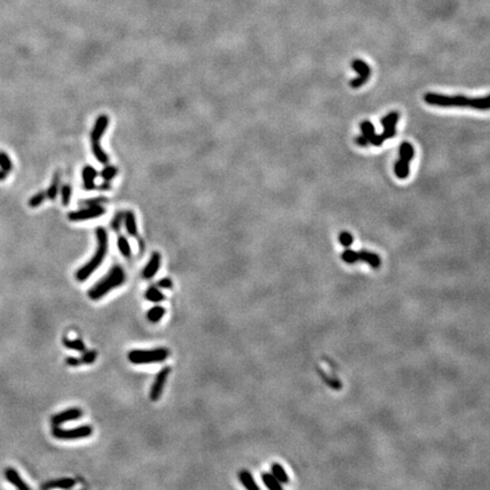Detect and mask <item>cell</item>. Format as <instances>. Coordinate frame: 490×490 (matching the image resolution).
Listing matches in <instances>:
<instances>
[{
  "label": "cell",
  "mask_w": 490,
  "mask_h": 490,
  "mask_svg": "<svg viewBox=\"0 0 490 490\" xmlns=\"http://www.w3.org/2000/svg\"><path fill=\"white\" fill-rule=\"evenodd\" d=\"M5 477L9 484H12L14 487L20 490H30L31 487L23 480L19 472L14 468H7L5 470Z\"/></svg>",
  "instance_id": "14"
},
{
  "label": "cell",
  "mask_w": 490,
  "mask_h": 490,
  "mask_svg": "<svg viewBox=\"0 0 490 490\" xmlns=\"http://www.w3.org/2000/svg\"><path fill=\"white\" fill-rule=\"evenodd\" d=\"M414 157V149L409 142H403L399 148V159L395 165V174L398 178L404 179L410 174V162Z\"/></svg>",
  "instance_id": "6"
},
{
  "label": "cell",
  "mask_w": 490,
  "mask_h": 490,
  "mask_svg": "<svg viewBox=\"0 0 490 490\" xmlns=\"http://www.w3.org/2000/svg\"><path fill=\"white\" fill-rule=\"evenodd\" d=\"M126 276H125L124 269L120 266L111 267L110 270L105 277L97 281L88 292L89 297L92 301H99L100 298L105 297L107 294L110 293L115 288L120 287L125 283Z\"/></svg>",
  "instance_id": "3"
},
{
  "label": "cell",
  "mask_w": 490,
  "mask_h": 490,
  "mask_svg": "<svg viewBox=\"0 0 490 490\" xmlns=\"http://www.w3.org/2000/svg\"><path fill=\"white\" fill-rule=\"evenodd\" d=\"M53 436L56 439L60 440H78L83 439V438H88L93 433V428L89 425L76 427L74 429H62L60 427H54L53 428Z\"/></svg>",
  "instance_id": "7"
},
{
  "label": "cell",
  "mask_w": 490,
  "mask_h": 490,
  "mask_svg": "<svg viewBox=\"0 0 490 490\" xmlns=\"http://www.w3.org/2000/svg\"><path fill=\"white\" fill-rule=\"evenodd\" d=\"M144 297L147 298L149 302H154V303H158V302H161L166 298L165 294H163L158 287L155 286H150L147 291H145Z\"/></svg>",
  "instance_id": "20"
},
{
  "label": "cell",
  "mask_w": 490,
  "mask_h": 490,
  "mask_svg": "<svg viewBox=\"0 0 490 490\" xmlns=\"http://www.w3.org/2000/svg\"><path fill=\"white\" fill-rule=\"evenodd\" d=\"M7 175H8V173H6L5 170H2V169H0V180H3L7 177Z\"/></svg>",
  "instance_id": "41"
},
{
  "label": "cell",
  "mask_w": 490,
  "mask_h": 490,
  "mask_svg": "<svg viewBox=\"0 0 490 490\" xmlns=\"http://www.w3.org/2000/svg\"><path fill=\"white\" fill-rule=\"evenodd\" d=\"M123 219H124V215L119 213V214H117L116 216H115V218L113 219V221H111V227H113L114 231H116L118 232L120 229V226H121V221H123Z\"/></svg>",
  "instance_id": "36"
},
{
  "label": "cell",
  "mask_w": 490,
  "mask_h": 490,
  "mask_svg": "<svg viewBox=\"0 0 490 490\" xmlns=\"http://www.w3.org/2000/svg\"><path fill=\"white\" fill-rule=\"evenodd\" d=\"M83 415V411L79 408H71L65 410V411H61L55 414L53 418H51V425L54 427L61 426L62 423L69 422V421H74V420H78Z\"/></svg>",
  "instance_id": "11"
},
{
  "label": "cell",
  "mask_w": 490,
  "mask_h": 490,
  "mask_svg": "<svg viewBox=\"0 0 490 490\" xmlns=\"http://www.w3.org/2000/svg\"><path fill=\"white\" fill-rule=\"evenodd\" d=\"M47 192H44V191H41V192H38L37 194H34V196L31 197V199L29 200V206L31 208H37V207H39L41 203L43 202L44 200L47 199Z\"/></svg>",
  "instance_id": "30"
},
{
  "label": "cell",
  "mask_w": 490,
  "mask_h": 490,
  "mask_svg": "<svg viewBox=\"0 0 490 490\" xmlns=\"http://www.w3.org/2000/svg\"><path fill=\"white\" fill-rule=\"evenodd\" d=\"M165 314H166L165 308L161 307V305H155V307H152L150 310L148 311L147 318L149 321L152 322V324H156V322L160 321Z\"/></svg>",
  "instance_id": "21"
},
{
  "label": "cell",
  "mask_w": 490,
  "mask_h": 490,
  "mask_svg": "<svg viewBox=\"0 0 490 490\" xmlns=\"http://www.w3.org/2000/svg\"><path fill=\"white\" fill-rule=\"evenodd\" d=\"M59 182H60V175H59V173H56L53 177V182H51L50 186L48 187V190H47L48 199H50V200L56 199V196H57V194H58Z\"/></svg>",
  "instance_id": "26"
},
{
  "label": "cell",
  "mask_w": 490,
  "mask_h": 490,
  "mask_svg": "<svg viewBox=\"0 0 490 490\" xmlns=\"http://www.w3.org/2000/svg\"><path fill=\"white\" fill-rule=\"evenodd\" d=\"M76 485V481L72 478H60V479H56V480H50L46 482V484L41 486L42 489H54V488H60V489H71Z\"/></svg>",
  "instance_id": "16"
},
{
  "label": "cell",
  "mask_w": 490,
  "mask_h": 490,
  "mask_svg": "<svg viewBox=\"0 0 490 490\" xmlns=\"http://www.w3.org/2000/svg\"><path fill=\"white\" fill-rule=\"evenodd\" d=\"M160 263H161V255H159L158 252L152 253L150 260H149L147 266L144 267L143 272H142V276L145 279H151L152 277L156 276V274L158 273L159 268H160Z\"/></svg>",
  "instance_id": "13"
},
{
  "label": "cell",
  "mask_w": 490,
  "mask_h": 490,
  "mask_svg": "<svg viewBox=\"0 0 490 490\" xmlns=\"http://www.w3.org/2000/svg\"><path fill=\"white\" fill-rule=\"evenodd\" d=\"M62 344H64V346L66 347V349L78 351V352H84L85 351V344L81 339L64 338L62 339Z\"/></svg>",
  "instance_id": "24"
},
{
  "label": "cell",
  "mask_w": 490,
  "mask_h": 490,
  "mask_svg": "<svg viewBox=\"0 0 490 490\" xmlns=\"http://www.w3.org/2000/svg\"><path fill=\"white\" fill-rule=\"evenodd\" d=\"M124 220H125V228H126L128 234L132 236H137L138 232L135 215L132 213V211H127V213L124 215Z\"/></svg>",
  "instance_id": "19"
},
{
  "label": "cell",
  "mask_w": 490,
  "mask_h": 490,
  "mask_svg": "<svg viewBox=\"0 0 490 490\" xmlns=\"http://www.w3.org/2000/svg\"><path fill=\"white\" fill-rule=\"evenodd\" d=\"M117 246H118V250H119V252L121 253V255H123L124 258H127V259L131 258L132 249H131L130 242L127 241L126 237L120 236V237L117 239Z\"/></svg>",
  "instance_id": "25"
},
{
  "label": "cell",
  "mask_w": 490,
  "mask_h": 490,
  "mask_svg": "<svg viewBox=\"0 0 490 490\" xmlns=\"http://www.w3.org/2000/svg\"><path fill=\"white\" fill-rule=\"evenodd\" d=\"M105 201V199H88L85 201H83L82 204H85V206H95V204H99Z\"/></svg>",
  "instance_id": "40"
},
{
  "label": "cell",
  "mask_w": 490,
  "mask_h": 490,
  "mask_svg": "<svg viewBox=\"0 0 490 490\" xmlns=\"http://www.w3.org/2000/svg\"><path fill=\"white\" fill-rule=\"evenodd\" d=\"M72 197V187L68 184H65L61 187V202L64 206H68Z\"/></svg>",
  "instance_id": "32"
},
{
  "label": "cell",
  "mask_w": 490,
  "mask_h": 490,
  "mask_svg": "<svg viewBox=\"0 0 490 490\" xmlns=\"http://www.w3.org/2000/svg\"><path fill=\"white\" fill-rule=\"evenodd\" d=\"M320 374H321V377L324 378V380L325 382H327L330 387H333V388H337V389H339L340 387H342V384L337 380V379H333V378H330L329 376H327V374H325L322 371H320Z\"/></svg>",
  "instance_id": "35"
},
{
  "label": "cell",
  "mask_w": 490,
  "mask_h": 490,
  "mask_svg": "<svg viewBox=\"0 0 490 490\" xmlns=\"http://www.w3.org/2000/svg\"><path fill=\"white\" fill-rule=\"evenodd\" d=\"M342 259L349 265H352V263L359 261V253L351 249H347L342 253Z\"/></svg>",
  "instance_id": "29"
},
{
  "label": "cell",
  "mask_w": 490,
  "mask_h": 490,
  "mask_svg": "<svg viewBox=\"0 0 490 490\" xmlns=\"http://www.w3.org/2000/svg\"><path fill=\"white\" fill-rule=\"evenodd\" d=\"M169 373H170V368L165 367L162 368V369L158 372L157 376H156L154 384H152L150 389V399L152 402H157L158 399L160 398L163 388H165L166 386L167 379H168L169 377Z\"/></svg>",
  "instance_id": "9"
},
{
  "label": "cell",
  "mask_w": 490,
  "mask_h": 490,
  "mask_svg": "<svg viewBox=\"0 0 490 490\" xmlns=\"http://www.w3.org/2000/svg\"><path fill=\"white\" fill-rule=\"evenodd\" d=\"M117 169L114 166H107L106 168L101 170V177L105 179V182H110L115 176L117 175Z\"/></svg>",
  "instance_id": "31"
},
{
  "label": "cell",
  "mask_w": 490,
  "mask_h": 490,
  "mask_svg": "<svg viewBox=\"0 0 490 490\" xmlns=\"http://www.w3.org/2000/svg\"><path fill=\"white\" fill-rule=\"evenodd\" d=\"M360 128H361V132H362V134L361 135H363V137H366L370 143L374 135H376V133H374V126L372 125V123H371V121H369V120H364V121H362V123H361Z\"/></svg>",
  "instance_id": "27"
},
{
  "label": "cell",
  "mask_w": 490,
  "mask_h": 490,
  "mask_svg": "<svg viewBox=\"0 0 490 490\" xmlns=\"http://www.w3.org/2000/svg\"><path fill=\"white\" fill-rule=\"evenodd\" d=\"M399 119V114L397 111H392L386 115V116L381 119V124L384 126V133L381 134V137H384V140H388V138H392L396 134V123H397Z\"/></svg>",
  "instance_id": "12"
},
{
  "label": "cell",
  "mask_w": 490,
  "mask_h": 490,
  "mask_svg": "<svg viewBox=\"0 0 490 490\" xmlns=\"http://www.w3.org/2000/svg\"><path fill=\"white\" fill-rule=\"evenodd\" d=\"M97 354L96 351H84L82 354V356L79 357L82 361V364H91L97 360Z\"/></svg>",
  "instance_id": "33"
},
{
  "label": "cell",
  "mask_w": 490,
  "mask_h": 490,
  "mask_svg": "<svg viewBox=\"0 0 490 490\" xmlns=\"http://www.w3.org/2000/svg\"><path fill=\"white\" fill-rule=\"evenodd\" d=\"M158 286L160 288H165V290H169L173 287V280L169 278H162L158 281Z\"/></svg>",
  "instance_id": "38"
},
{
  "label": "cell",
  "mask_w": 490,
  "mask_h": 490,
  "mask_svg": "<svg viewBox=\"0 0 490 490\" xmlns=\"http://www.w3.org/2000/svg\"><path fill=\"white\" fill-rule=\"evenodd\" d=\"M108 124H109L108 116H106V115H100V116L97 118L95 126H93V130L91 132V137H91V148L93 155H95L97 160L103 163V165L108 163L109 158L106 152L102 150L100 142H101L103 134H105L107 127H108Z\"/></svg>",
  "instance_id": "4"
},
{
  "label": "cell",
  "mask_w": 490,
  "mask_h": 490,
  "mask_svg": "<svg viewBox=\"0 0 490 490\" xmlns=\"http://www.w3.org/2000/svg\"><path fill=\"white\" fill-rule=\"evenodd\" d=\"M359 253V260L361 261L367 262L368 265L372 267V268H379L381 265V259L379 258V255L374 252L367 251V250H361V251L357 252Z\"/></svg>",
  "instance_id": "17"
},
{
  "label": "cell",
  "mask_w": 490,
  "mask_h": 490,
  "mask_svg": "<svg viewBox=\"0 0 490 490\" xmlns=\"http://www.w3.org/2000/svg\"><path fill=\"white\" fill-rule=\"evenodd\" d=\"M239 481L241 484L244 486L246 489L249 490H260V487L256 485V482L253 478V475L251 474V472H249L248 470H242L238 474Z\"/></svg>",
  "instance_id": "18"
},
{
  "label": "cell",
  "mask_w": 490,
  "mask_h": 490,
  "mask_svg": "<svg viewBox=\"0 0 490 490\" xmlns=\"http://www.w3.org/2000/svg\"><path fill=\"white\" fill-rule=\"evenodd\" d=\"M97 234V250L95 255L84 266L81 267L76 272V279L78 281H85L91 274L102 265L107 252H108V234L105 228L99 227L96 232Z\"/></svg>",
  "instance_id": "2"
},
{
  "label": "cell",
  "mask_w": 490,
  "mask_h": 490,
  "mask_svg": "<svg viewBox=\"0 0 490 490\" xmlns=\"http://www.w3.org/2000/svg\"><path fill=\"white\" fill-rule=\"evenodd\" d=\"M352 68L355 69V71L359 73V76L351 81L350 83L351 86L356 89L362 86L363 84H366L371 75V69L369 66H368L367 62L361 60V59H355V60L352 61Z\"/></svg>",
  "instance_id": "10"
},
{
  "label": "cell",
  "mask_w": 490,
  "mask_h": 490,
  "mask_svg": "<svg viewBox=\"0 0 490 490\" xmlns=\"http://www.w3.org/2000/svg\"><path fill=\"white\" fill-rule=\"evenodd\" d=\"M169 351L165 347L151 350H133L128 353V360L133 364H151L163 362L168 359Z\"/></svg>",
  "instance_id": "5"
},
{
  "label": "cell",
  "mask_w": 490,
  "mask_h": 490,
  "mask_svg": "<svg viewBox=\"0 0 490 490\" xmlns=\"http://www.w3.org/2000/svg\"><path fill=\"white\" fill-rule=\"evenodd\" d=\"M98 176V172H97L96 168H93L92 166H85L82 170V177H83V186H84L85 190L92 191L96 187L95 180Z\"/></svg>",
  "instance_id": "15"
},
{
  "label": "cell",
  "mask_w": 490,
  "mask_h": 490,
  "mask_svg": "<svg viewBox=\"0 0 490 490\" xmlns=\"http://www.w3.org/2000/svg\"><path fill=\"white\" fill-rule=\"evenodd\" d=\"M272 473L281 485L288 484V481H290V478H288L286 471H285V469L279 463H274L272 465Z\"/></svg>",
  "instance_id": "22"
},
{
  "label": "cell",
  "mask_w": 490,
  "mask_h": 490,
  "mask_svg": "<svg viewBox=\"0 0 490 490\" xmlns=\"http://www.w3.org/2000/svg\"><path fill=\"white\" fill-rule=\"evenodd\" d=\"M354 241L353 236L349 232H342L339 234V242L344 248H349V246L352 245V243Z\"/></svg>",
  "instance_id": "34"
},
{
  "label": "cell",
  "mask_w": 490,
  "mask_h": 490,
  "mask_svg": "<svg viewBox=\"0 0 490 490\" xmlns=\"http://www.w3.org/2000/svg\"><path fill=\"white\" fill-rule=\"evenodd\" d=\"M355 142L357 143V145H360V147H368V144H369V141H368L363 135H359V137L355 138Z\"/></svg>",
  "instance_id": "39"
},
{
  "label": "cell",
  "mask_w": 490,
  "mask_h": 490,
  "mask_svg": "<svg viewBox=\"0 0 490 490\" xmlns=\"http://www.w3.org/2000/svg\"><path fill=\"white\" fill-rule=\"evenodd\" d=\"M66 364L69 367H78V366H81L82 364V361L79 357H75V356H69L66 359Z\"/></svg>",
  "instance_id": "37"
},
{
  "label": "cell",
  "mask_w": 490,
  "mask_h": 490,
  "mask_svg": "<svg viewBox=\"0 0 490 490\" xmlns=\"http://www.w3.org/2000/svg\"><path fill=\"white\" fill-rule=\"evenodd\" d=\"M105 208L99 206V204H95V206H89L85 209L73 211V213L68 214V219L72 221L89 220V219H95L102 216V215H105Z\"/></svg>",
  "instance_id": "8"
},
{
  "label": "cell",
  "mask_w": 490,
  "mask_h": 490,
  "mask_svg": "<svg viewBox=\"0 0 490 490\" xmlns=\"http://www.w3.org/2000/svg\"><path fill=\"white\" fill-rule=\"evenodd\" d=\"M425 101L438 107H471L477 110L490 109V95L484 98H468L464 96H445L439 93H426Z\"/></svg>",
  "instance_id": "1"
},
{
  "label": "cell",
  "mask_w": 490,
  "mask_h": 490,
  "mask_svg": "<svg viewBox=\"0 0 490 490\" xmlns=\"http://www.w3.org/2000/svg\"><path fill=\"white\" fill-rule=\"evenodd\" d=\"M0 168L5 170L6 173H10L13 170L12 159L3 151H0Z\"/></svg>",
  "instance_id": "28"
},
{
  "label": "cell",
  "mask_w": 490,
  "mask_h": 490,
  "mask_svg": "<svg viewBox=\"0 0 490 490\" xmlns=\"http://www.w3.org/2000/svg\"><path fill=\"white\" fill-rule=\"evenodd\" d=\"M262 482L270 490H283V485L274 477L273 473H263L261 475Z\"/></svg>",
  "instance_id": "23"
}]
</instances>
